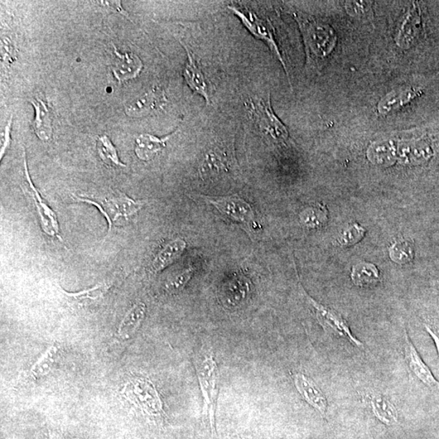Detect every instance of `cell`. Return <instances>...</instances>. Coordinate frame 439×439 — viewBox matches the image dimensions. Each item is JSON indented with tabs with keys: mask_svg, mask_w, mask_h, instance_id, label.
Segmentation results:
<instances>
[{
	"mask_svg": "<svg viewBox=\"0 0 439 439\" xmlns=\"http://www.w3.org/2000/svg\"><path fill=\"white\" fill-rule=\"evenodd\" d=\"M293 16L305 42L307 70L320 71L337 45L336 33L329 24L308 14L296 12Z\"/></svg>",
	"mask_w": 439,
	"mask_h": 439,
	"instance_id": "cell-1",
	"label": "cell"
},
{
	"mask_svg": "<svg viewBox=\"0 0 439 439\" xmlns=\"http://www.w3.org/2000/svg\"><path fill=\"white\" fill-rule=\"evenodd\" d=\"M77 201L97 207L109 223V233L114 226L125 225L143 209L146 201L134 200L125 193L115 190L102 198L74 196Z\"/></svg>",
	"mask_w": 439,
	"mask_h": 439,
	"instance_id": "cell-2",
	"label": "cell"
},
{
	"mask_svg": "<svg viewBox=\"0 0 439 439\" xmlns=\"http://www.w3.org/2000/svg\"><path fill=\"white\" fill-rule=\"evenodd\" d=\"M195 367L204 398L205 418L211 433H215V413L219 392V374L214 352L202 351L195 360Z\"/></svg>",
	"mask_w": 439,
	"mask_h": 439,
	"instance_id": "cell-3",
	"label": "cell"
},
{
	"mask_svg": "<svg viewBox=\"0 0 439 439\" xmlns=\"http://www.w3.org/2000/svg\"><path fill=\"white\" fill-rule=\"evenodd\" d=\"M122 394L154 424H162L165 422L166 413L160 394L148 378H132L125 385Z\"/></svg>",
	"mask_w": 439,
	"mask_h": 439,
	"instance_id": "cell-4",
	"label": "cell"
},
{
	"mask_svg": "<svg viewBox=\"0 0 439 439\" xmlns=\"http://www.w3.org/2000/svg\"><path fill=\"white\" fill-rule=\"evenodd\" d=\"M250 112L254 122L264 134L269 135L278 143L287 141L288 130L273 113L269 95L266 101L260 99L250 103Z\"/></svg>",
	"mask_w": 439,
	"mask_h": 439,
	"instance_id": "cell-5",
	"label": "cell"
},
{
	"mask_svg": "<svg viewBox=\"0 0 439 439\" xmlns=\"http://www.w3.org/2000/svg\"><path fill=\"white\" fill-rule=\"evenodd\" d=\"M209 204L214 205L221 214L237 223L248 226L249 229L255 224V212L253 207L242 198L237 195L225 197H209L200 195Z\"/></svg>",
	"mask_w": 439,
	"mask_h": 439,
	"instance_id": "cell-6",
	"label": "cell"
},
{
	"mask_svg": "<svg viewBox=\"0 0 439 439\" xmlns=\"http://www.w3.org/2000/svg\"><path fill=\"white\" fill-rule=\"evenodd\" d=\"M230 8L236 16L239 17L240 20L244 23V25L248 29V31L252 33L253 35L267 43V45L271 48L273 54L276 56L280 62L282 63L287 76H289L287 66L285 65L276 40H275L272 24L269 21H265L255 15L253 12H244V9L235 8L234 6H230Z\"/></svg>",
	"mask_w": 439,
	"mask_h": 439,
	"instance_id": "cell-7",
	"label": "cell"
},
{
	"mask_svg": "<svg viewBox=\"0 0 439 439\" xmlns=\"http://www.w3.org/2000/svg\"><path fill=\"white\" fill-rule=\"evenodd\" d=\"M22 189L26 194L31 196L36 205L38 216H40L42 229L48 236L56 237L61 240L60 236L59 224L54 211L50 209L33 186L30 175H29L26 161H25V180H24Z\"/></svg>",
	"mask_w": 439,
	"mask_h": 439,
	"instance_id": "cell-8",
	"label": "cell"
},
{
	"mask_svg": "<svg viewBox=\"0 0 439 439\" xmlns=\"http://www.w3.org/2000/svg\"><path fill=\"white\" fill-rule=\"evenodd\" d=\"M307 297L308 303H310V305L315 311L318 321L320 322V324L326 330H330L335 333V334L345 337V339L350 341L352 344L357 347L363 346V344L351 334L349 325H347V323L339 313L330 310L329 308L320 305V303L312 300L310 296H307Z\"/></svg>",
	"mask_w": 439,
	"mask_h": 439,
	"instance_id": "cell-9",
	"label": "cell"
},
{
	"mask_svg": "<svg viewBox=\"0 0 439 439\" xmlns=\"http://www.w3.org/2000/svg\"><path fill=\"white\" fill-rule=\"evenodd\" d=\"M187 52V63L183 71V76L186 83L190 86L194 93L202 96L206 100L207 104H210L209 86L204 72H202L201 63L189 47L182 42Z\"/></svg>",
	"mask_w": 439,
	"mask_h": 439,
	"instance_id": "cell-10",
	"label": "cell"
},
{
	"mask_svg": "<svg viewBox=\"0 0 439 439\" xmlns=\"http://www.w3.org/2000/svg\"><path fill=\"white\" fill-rule=\"evenodd\" d=\"M166 101L165 93L161 89L155 88L130 104L125 112L131 118H143L159 112L165 107Z\"/></svg>",
	"mask_w": 439,
	"mask_h": 439,
	"instance_id": "cell-11",
	"label": "cell"
},
{
	"mask_svg": "<svg viewBox=\"0 0 439 439\" xmlns=\"http://www.w3.org/2000/svg\"><path fill=\"white\" fill-rule=\"evenodd\" d=\"M294 383L305 401L321 415H326L328 407L327 399L313 381L306 375L298 373L293 375Z\"/></svg>",
	"mask_w": 439,
	"mask_h": 439,
	"instance_id": "cell-12",
	"label": "cell"
},
{
	"mask_svg": "<svg viewBox=\"0 0 439 439\" xmlns=\"http://www.w3.org/2000/svg\"><path fill=\"white\" fill-rule=\"evenodd\" d=\"M405 359H406L408 367L411 372L428 388L432 389L439 388V382L433 377L431 369L424 363L417 351L408 339L405 337Z\"/></svg>",
	"mask_w": 439,
	"mask_h": 439,
	"instance_id": "cell-13",
	"label": "cell"
},
{
	"mask_svg": "<svg viewBox=\"0 0 439 439\" xmlns=\"http://www.w3.org/2000/svg\"><path fill=\"white\" fill-rule=\"evenodd\" d=\"M35 109V118L31 124L33 131L42 141L47 142L52 136L53 113L49 103L40 97L31 100Z\"/></svg>",
	"mask_w": 439,
	"mask_h": 439,
	"instance_id": "cell-14",
	"label": "cell"
},
{
	"mask_svg": "<svg viewBox=\"0 0 439 439\" xmlns=\"http://www.w3.org/2000/svg\"><path fill=\"white\" fill-rule=\"evenodd\" d=\"M114 53L115 62L112 70L115 78L120 83L136 78L143 69V63L139 57L134 53L128 52L122 54L115 48Z\"/></svg>",
	"mask_w": 439,
	"mask_h": 439,
	"instance_id": "cell-15",
	"label": "cell"
},
{
	"mask_svg": "<svg viewBox=\"0 0 439 439\" xmlns=\"http://www.w3.org/2000/svg\"><path fill=\"white\" fill-rule=\"evenodd\" d=\"M422 93V90L413 88L394 90L380 100L378 104V113L382 115L392 113L403 108Z\"/></svg>",
	"mask_w": 439,
	"mask_h": 439,
	"instance_id": "cell-16",
	"label": "cell"
},
{
	"mask_svg": "<svg viewBox=\"0 0 439 439\" xmlns=\"http://www.w3.org/2000/svg\"><path fill=\"white\" fill-rule=\"evenodd\" d=\"M413 8L409 10L405 16L400 26L397 38H395L397 45L402 48L411 47L416 40L420 30H421V17H420L419 8L416 4H413Z\"/></svg>",
	"mask_w": 439,
	"mask_h": 439,
	"instance_id": "cell-17",
	"label": "cell"
},
{
	"mask_svg": "<svg viewBox=\"0 0 439 439\" xmlns=\"http://www.w3.org/2000/svg\"><path fill=\"white\" fill-rule=\"evenodd\" d=\"M176 132L163 138H158L154 135L144 134L139 135L136 139L135 153L140 160L148 161L152 160L157 154L161 152L166 147L168 139Z\"/></svg>",
	"mask_w": 439,
	"mask_h": 439,
	"instance_id": "cell-18",
	"label": "cell"
},
{
	"mask_svg": "<svg viewBox=\"0 0 439 439\" xmlns=\"http://www.w3.org/2000/svg\"><path fill=\"white\" fill-rule=\"evenodd\" d=\"M186 248L184 240L177 239L167 244L160 252L158 253L155 260L152 262V269L155 273L161 271L168 265L175 262L181 257Z\"/></svg>",
	"mask_w": 439,
	"mask_h": 439,
	"instance_id": "cell-19",
	"label": "cell"
},
{
	"mask_svg": "<svg viewBox=\"0 0 439 439\" xmlns=\"http://www.w3.org/2000/svg\"><path fill=\"white\" fill-rule=\"evenodd\" d=\"M146 305L142 302L135 303L125 316L118 330V334L122 339H129L141 326L146 315Z\"/></svg>",
	"mask_w": 439,
	"mask_h": 439,
	"instance_id": "cell-20",
	"label": "cell"
},
{
	"mask_svg": "<svg viewBox=\"0 0 439 439\" xmlns=\"http://www.w3.org/2000/svg\"><path fill=\"white\" fill-rule=\"evenodd\" d=\"M369 402L373 412L381 422L392 426L398 422V412L394 405L387 398L380 394L371 395Z\"/></svg>",
	"mask_w": 439,
	"mask_h": 439,
	"instance_id": "cell-21",
	"label": "cell"
},
{
	"mask_svg": "<svg viewBox=\"0 0 439 439\" xmlns=\"http://www.w3.org/2000/svg\"><path fill=\"white\" fill-rule=\"evenodd\" d=\"M351 278L356 286L374 287L380 281L379 270L374 264L360 262L352 268Z\"/></svg>",
	"mask_w": 439,
	"mask_h": 439,
	"instance_id": "cell-22",
	"label": "cell"
},
{
	"mask_svg": "<svg viewBox=\"0 0 439 439\" xmlns=\"http://www.w3.org/2000/svg\"><path fill=\"white\" fill-rule=\"evenodd\" d=\"M110 287L111 286L108 283H99L93 287L78 293H69L64 289L62 291L65 296L70 298V301L79 307H84L101 301V298H103L105 294L109 292Z\"/></svg>",
	"mask_w": 439,
	"mask_h": 439,
	"instance_id": "cell-23",
	"label": "cell"
},
{
	"mask_svg": "<svg viewBox=\"0 0 439 439\" xmlns=\"http://www.w3.org/2000/svg\"><path fill=\"white\" fill-rule=\"evenodd\" d=\"M97 151L101 160L106 165L111 167H127L120 161L117 148L115 147L107 135L99 137L97 140Z\"/></svg>",
	"mask_w": 439,
	"mask_h": 439,
	"instance_id": "cell-24",
	"label": "cell"
},
{
	"mask_svg": "<svg viewBox=\"0 0 439 439\" xmlns=\"http://www.w3.org/2000/svg\"><path fill=\"white\" fill-rule=\"evenodd\" d=\"M57 354V346L53 345L48 349L31 369L30 375L33 379H38L49 374L53 365L55 363Z\"/></svg>",
	"mask_w": 439,
	"mask_h": 439,
	"instance_id": "cell-25",
	"label": "cell"
},
{
	"mask_svg": "<svg viewBox=\"0 0 439 439\" xmlns=\"http://www.w3.org/2000/svg\"><path fill=\"white\" fill-rule=\"evenodd\" d=\"M389 255L390 259L399 264L411 262L414 258L413 245L407 241H398L390 247Z\"/></svg>",
	"mask_w": 439,
	"mask_h": 439,
	"instance_id": "cell-26",
	"label": "cell"
},
{
	"mask_svg": "<svg viewBox=\"0 0 439 439\" xmlns=\"http://www.w3.org/2000/svg\"><path fill=\"white\" fill-rule=\"evenodd\" d=\"M345 8L351 17L362 21L373 20L372 2L347 1L345 3Z\"/></svg>",
	"mask_w": 439,
	"mask_h": 439,
	"instance_id": "cell-27",
	"label": "cell"
},
{
	"mask_svg": "<svg viewBox=\"0 0 439 439\" xmlns=\"http://www.w3.org/2000/svg\"><path fill=\"white\" fill-rule=\"evenodd\" d=\"M365 234V229L361 228L358 224H353L344 230V232L340 235L339 243L344 247H350L360 242L364 238Z\"/></svg>",
	"mask_w": 439,
	"mask_h": 439,
	"instance_id": "cell-28",
	"label": "cell"
},
{
	"mask_svg": "<svg viewBox=\"0 0 439 439\" xmlns=\"http://www.w3.org/2000/svg\"><path fill=\"white\" fill-rule=\"evenodd\" d=\"M194 269L192 268L186 269L185 271L176 275L166 283V289L168 292L171 294L177 293L182 291L186 286L188 282L190 281Z\"/></svg>",
	"mask_w": 439,
	"mask_h": 439,
	"instance_id": "cell-29",
	"label": "cell"
},
{
	"mask_svg": "<svg viewBox=\"0 0 439 439\" xmlns=\"http://www.w3.org/2000/svg\"><path fill=\"white\" fill-rule=\"evenodd\" d=\"M324 212L318 209H310L301 215L302 223L308 228H316L324 223Z\"/></svg>",
	"mask_w": 439,
	"mask_h": 439,
	"instance_id": "cell-30",
	"label": "cell"
},
{
	"mask_svg": "<svg viewBox=\"0 0 439 439\" xmlns=\"http://www.w3.org/2000/svg\"><path fill=\"white\" fill-rule=\"evenodd\" d=\"M11 124L12 119L10 120V122H8V125H7L6 129H4L3 145L1 148V158L3 157V154L4 153V152H6L8 145L10 144Z\"/></svg>",
	"mask_w": 439,
	"mask_h": 439,
	"instance_id": "cell-31",
	"label": "cell"
},
{
	"mask_svg": "<svg viewBox=\"0 0 439 439\" xmlns=\"http://www.w3.org/2000/svg\"><path fill=\"white\" fill-rule=\"evenodd\" d=\"M102 3L103 6L109 7L112 10L118 11L120 13L124 14V15H127V13L124 11V9L122 8V2L120 1H102L100 2Z\"/></svg>",
	"mask_w": 439,
	"mask_h": 439,
	"instance_id": "cell-32",
	"label": "cell"
},
{
	"mask_svg": "<svg viewBox=\"0 0 439 439\" xmlns=\"http://www.w3.org/2000/svg\"><path fill=\"white\" fill-rule=\"evenodd\" d=\"M426 329L429 333V335L432 337L433 340L436 342V345L438 350V353L439 356V330H433L431 327L426 326Z\"/></svg>",
	"mask_w": 439,
	"mask_h": 439,
	"instance_id": "cell-33",
	"label": "cell"
},
{
	"mask_svg": "<svg viewBox=\"0 0 439 439\" xmlns=\"http://www.w3.org/2000/svg\"><path fill=\"white\" fill-rule=\"evenodd\" d=\"M244 439H255V438H253V437H252V438H247V437H245Z\"/></svg>",
	"mask_w": 439,
	"mask_h": 439,
	"instance_id": "cell-34",
	"label": "cell"
},
{
	"mask_svg": "<svg viewBox=\"0 0 439 439\" xmlns=\"http://www.w3.org/2000/svg\"><path fill=\"white\" fill-rule=\"evenodd\" d=\"M59 439H81V438H59Z\"/></svg>",
	"mask_w": 439,
	"mask_h": 439,
	"instance_id": "cell-35",
	"label": "cell"
}]
</instances>
